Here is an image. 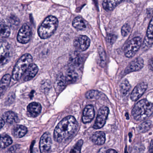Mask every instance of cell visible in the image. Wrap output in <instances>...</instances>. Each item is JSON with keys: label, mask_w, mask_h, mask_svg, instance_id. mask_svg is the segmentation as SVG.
<instances>
[{"label": "cell", "mask_w": 153, "mask_h": 153, "mask_svg": "<svg viewBox=\"0 0 153 153\" xmlns=\"http://www.w3.org/2000/svg\"><path fill=\"white\" fill-rule=\"evenodd\" d=\"M153 113V104L146 99L137 102L132 111L134 119L137 121H143L149 118Z\"/></svg>", "instance_id": "2"}, {"label": "cell", "mask_w": 153, "mask_h": 153, "mask_svg": "<svg viewBox=\"0 0 153 153\" xmlns=\"http://www.w3.org/2000/svg\"><path fill=\"white\" fill-rule=\"evenodd\" d=\"M149 67L150 70L153 71V58H152L149 63Z\"/></svg>", "instance_id": "37"}, {"label": "cell", "mask_w": 153, "mask_h": 153, "mask_svg": "<svg viewBox=\"0 0 153 153\" xmlns=\"http://www.w3.org/2000/svg\"><path fill=\"white\" fill-rule=\"evenodd\" d=\"M38 67L35 64H31L23 74V80L29 81L34 77L38 72Z\"/></svg>", "instance_id": "14"}, {"label": "cell", "mask_w": 153, "mask_h": 153, "mask_svg": "<svg viewBox=\"0 0 153 153\" xmlns=\"http://www.w3.org/2000/svg\"><path fill=\"white\" fill-rule=\"evenodd\" d=\"M146 36L151 39H153V17L150 22L147 31Z\"/></svg>", "instance_id": "30"}, {"label": "cell", "mask_w": 153, "mask_h": 153, "mask_svg": "<svg viewBox=\"0 0 153 153\" xmlns=\"http://www.w3.org/2000/svg\"><path fill=\"white\" fill-rule=\"evenodd\" d=\"M3 119L8 124H13L18 121V117L17 114L13 111H7L4 114Z\"/></svg>", "instance_id": "18"}, {"label": "cell", "mask_w": 153, "mask_h": 153, "mask_svg": "<svg viewBox=\"0 0 153 153\" xmlns=\"http://www.w3.org/2000/svg\"><path fill=\"white\" fill-rule=\"evenodd\" d=\"M4 125V120L3 119L0 117V130L3 127Z\"/></svg>", "instance_id": "36"}, {"label": "cell", "mask_w": 153, "mask_h": 153, "mask_svg": "<svg viewBox=\"0 0 153 153\" xmlns=\"http://www.w3.org/2000/svg\"><path fill=\"white\" fill-rule=\"evenodd\" d=\"M92 142L97 145H102L105 143L106 140L105 134L101 131L96 132L91 137Z\"/></svg>", "instance_id": "17"}, {"label": "cell", "mask_w": 153, "mask_h": 153, "mask_svg": "<svg viewBox=\"0 0 153 153\" xmlns=\"http://www.w3.org/2000/svg\"><path fill=\"white\" fill-rule=\"evenodd\" d=\"M147 85L146 83L142 82L138 84L133 90L130 95L132 100L136 101L144 93L147 89Z\"/></svg>", "instance_id": "11"}, {"label": "cell", "mask_w": 153, "mask_h": 153, "mask_svg": "<svg viewBox=\"0 0 153 153\" xmlns=\"http://www.w3.org/2000/svg\"><path fill=\"white\" fill-rule=\"evenodd\" d=\"M117 37L114 34H109L106 37L107 42L110 45H113L117 40Z\"/></svg>", "instance_id": "32"}, {"label": "cell", "mask_w": 153, "mask_h": 153, "mask_svg": "<svg viewBox=\"0 0 153 153\" xmlns=\"http://www.w3.org/2000/svg\"><path fill=\"white\" fill-rule=\"evenodd\" d=\"M100 93L96 90H91L87 92L85 94V97L87 99H97L100 97Z\"/></svg>", "instance_id": "28"}, {"label": "cell", "mask_w": 153, "mask_h": 153, "mask_svg": "<svg viewBox=\"0 0 153 153\" xmlns=\"http://www.w3.org/2000/svg\"><path fill=\"white\" fill-rule=\"evenodd\" d=\"M27 110L30 116L35 117L38 116L41 112V105L38 102H31L27 106Z\"/></svg>", "instance_id": "15"}, {"label": "cell", "mask_w": 153, "mask_h": 153, "mask_svg": "<svg viewBox=\"0 0 153 153\" xmlns=\"http://www.w3.org/2000/svg\"><path fill=\"white\" fill-rule=\"evenodd\" d=\"M27 129L22 125H16L12 129V134L16 138H21L27 134Z\"/></svg>", "instance_id": "16"}, {"label": "cell", "mask_w": 153, "mask_h": 153, "mask_svg": "<svg viewBox=\"0 0 153 153\" xmlns=\"http://www.w3.org/2000/svg\"><path fill=\"white\" fill-rule=\"evenodd\" d=\"M126 117L127 119H129V116H128V114L127 113H126Z\"/></svg>", "instance_id": "39"}, {"label": "cell", "mask_w": 153, "mask_h": 153, "mask_svg": "<svg viewBox=\"0 0 153 153\" xmlns=\"http://www.w3.org/2000/svg\"><path fill=\"white\" fill-rule=\"evenodd\" d=\"M66 84L67 83L65 76L62 74H60L56 77L55 82V88L56 91H61L66 86Z\"/></svg>", "instance_id": "20"}, {"label": "cell", "mask_w": 153, "mask_h": 153, "mask_svg": "<svg viewBox=\"0 0 153 153\" xmlns=\"http://www.w3.org/2000/svg\"><path fill=\"white\" fill-rule=\"evenodd\" d=\"M65 77L67 83H72L77 80L78 75L75 71L71 70L68 72Z\"/></svg>", "instance_id": "25"}, {"label": "cell", "mask_w": 153, "mask_h": 153, "mask_svg": "<svg viewBox=\"0 0 153 153\" xmlns=\"http://www.w3.org/2000/svg\"><path fill=\"white\" fill-rule=\"evenodd\" d=\"M130 88L131 85L128 81L127 79L123 80L120 85V91L121 94L123 96L126 95L130 90Z\"/></svg>", "instance_id": "24"}, {"label": "cell", "mask_w": 153, "mask_h": 153, "mask_svg": "<svg viewBox=\"0 0 153 153\" xmlns=\"http://www.w3.org/2000/svg\"><path fill=\"white\" fill-rule=\"evenodd\" d=\"M10 46L7 41L0 39V67L6 64L10 58Z\"/></svg>", "instance_id": "6"}, {"label": "cell", "mask_w": 153, "mask_h": 153, "mask_svg": "<svg viewBox=\"0 0 153 153\" xmlns=\"http://www.w3.org/2000/svg\"><path fill=\"white\" fill-rule=\"evenodd\" d=\"M94 108L92 105H89L85 108L83 111L82 120L85 124L90 123L94 117Z\"/></svg>", "instance_id": "13"}, {"label": "cell", "mask_w": 153, "mask_h": 153, "mask_svg": "<svg viewBox=\"0 0 153 153\" xmlns=\"http://www.w3.org/2000/svg\"><path fill=\"white\" fill-rule=\"evenodd\" d=\"M109 112V110L107 107L104 106L99 109L95 123L93 127V128L99 129L104 126L106 123Z\"/></svg>", "instance_id": "7"}, {"label": "cell", "mask_w": 153, "mask_h": 153, "mask_svg": "<svg viewBox=\"0 0 153 153\" xmlns=\"http://www.w3.org/2000/svg\"><path fill=\"white\" fill-rule=\"evenodd\" d=\"M16 147H17L16 146H13L12 147L9 149L7 153H14V152L16 151V149H15Z\"/></svg>", "instance_id": "38"}, {"label": "cell", "mask_w": 153, "mask_h": 153, "mask_svg": "<svg viewBox=\"0 0 153 153\" xmlns=\"http://www.w3.org/2000/svg\"><path fill=\"white\" fill-rule=\"evenodd\" d=\"M143 60L141 57H137L128 65L125 70V73H130L139 71L143 68Z\"/></svg>", "instance_id": "12"}, {"label": "cell", "mask_w": 153, "mask_h": 153, "mask_svg": "<svg viewBox=\"0 0 153 153\" xmlns=\"http://www.w3.org/2000/svg\"><path fill=\"white\" fill-rule=\"evenodd\" d=\"M31 35V29L28 25L24 24L19 31L17 36V40L21 44H27L29 41Z\"/></svg>", "instance_id": "8"}, {"label": "cell", "mask_w": 153, "mask_h": 153, "mask_svg": "<svg viewBox=\"0 0 153 153\" xmlns=\"http://www.w3.org/2000/svg\"><path fill=\"white\" fill-rule=\"evenodd\" d=\"M52 139L50 134L46 132L40 138L39 148L41 153H48L51 149Z\"/></svg>", "instance_id": "10"}, {"label": "cell", "mask_w": 153, "mask_h": 153, "mask_svg": "<svg viewBox=\"0 0 153 153\" xmlns=\"http://www.w3.org/2000/svg\"><path fill=\"white\" fill-rule=\"evenodd\" d=\"M130 30H131V28L128 24H125L121 28V34L122 36L124 37L127 36L130 32Z\"/></svg>", "instance_id": "31"}, {"label": "cell", "mask_w": 153, "mask_h": 153, "mask_svg": "<svg viewBox=\"0 0 153 153\" xmlns=\"http://www.w3.org/2000/svg\"><path fill=\"white\" fill-rule=\"evenodd\" d=\"M13 141L9 135L5 134L0 135V150L4 149L11 144Z\"/></svg>", "instance_id": "21"}, {"label": "cell", "mask_w": 153, "mask_h": 153, "mask_svg": "<svg viewBox=\"0 0 153 153\" xmlns=\"http://www.w3.org/2000/svg\"><path fill=\"white\" fill-rule=\"evenodd\" d=\"M99 153H118L117 151L113 149H110L108 150L101 149Z\"/></svg>", "instance_id": "34"}, {"label": "cell", "mask_w": 153, "mask_h": 153, "mask_svg": "<svg viewBox=\"0 0 153 153\" xmlns=\"http://www.w3.org/2000/svg\"><path fill=\"white\" fill-rule=\"evenodd\" d=\"M83 141L80 140L75 144L73 148L71 150L70 153H81V148L82 146Z\"/></svg>", "instance_id": "29"}, {"label": "cell", "mask_w": 153, "mask_h": 153, "mask_svg": "<svg viewBox=\"0 0 153 153\" xmlns=\"http://www.w3.org/2000/svg\"><path fill=\"white\" fill-rule=\"evenodd\" d=\"M78 123L73 116L65 117L57 125L54 132V138L58 143L71 139L76 133Z\"/></svg>", "instance_id": "1"}, {"label": "cell", "mask_w": 153, "mask_h": 153, "mask_svg": "<svg viewBox=\"0 0 153 153\" xmlns=\"http://www.w3.org/2000/svg\"><path fill=\"white\" fill-rule=\"evenodd\" d=\"M10 79V75L9 74H5L3 76L0 82V93H2L9 86Z\"/></svg>", "instance_id": "22"}, {"label": "cell", "mask_w": 153, "mask_h": 153, "mask_svg": "<svg viewBox=\"0 0 153 153\" xmlns=\"http://www.w3.org/2000/svg\"><path fill=\"white\" fill-rule=\"evenodd\" d=\"M148 153H153V140H152L150 143V148H149Z\"/></svg>", "instance_id": "35"}, {"label": "cell", "mask_w": 153, "mask_h": 153, "mask_svg": "<svg viewBox=\"0 0 153 153\" xmlns=\"http://www.w3.org/2000/svg\"><path fill=\"white\" fill-rule=\"evenodd\" d=\"M73 26L78 30H84L86 28V25L83 20L80 17H76L73 21Z\"/></svg>", "instance_id": "23"}, {"label": "cell", "mask_w": 153, "mask_h": 153, "mask_svg": "<svg viewBox=\"0 0 153 153\" xmlns=\"http://www.w3.org/2000/svg\"><path fill=\"white\" fill-rule=\"evenodd\" d=\"M152 125V122L150 120L144 121L138 126L137 131L139 133H145L150 129Z\"/></svg>", "instance_id": "26"}, {"label": "cell", "mask_w": 153, "mask_h": 153, "mask_svg": "<svg viewBox=\"0 0 153 153\" xmlns=\"http://www.w3.org/2000/svg\"><path fill=\"white\" fill-rule=\"evenodd\" d=\"M91 40L85 36H79L74 42V45L77 50L80 51H84L90 46Z\"/></svg>", "instance_id": "9"}, {"label": "cell", "mask_w": 153, "mask_h": 153, "mask_svg": "<svg viewBox=\"0 0 153 153\" xmlns=\"http://www.w3.org/2000/svg\"><path fill=\"white\" fill-rule=\"evenodd\" d=\"M122 0H104L102 3L103 9L107 11L112 10Z\"/></svg>", "instance_id": "19"}, {"label": "cell", "mask_w": 153, "mask_h": 153, "mask_svg": "<svg viewBox=\"0 0 153 153\" xmlns=\"http://www.w3.org/2000/svg\"><path fill=\"white\" fill-rule=\"evenodd\" d=\"M58 25V21L56 18L53 16H48L39 28V36L43 39L50 37L55 32Z\"/></svg>", "instance_id": "3"}, {"label": "cell", "mask_w": 153, "mask_h": 153, "mask_svg": "<svg viewBox=\"0 0 153 153\" xmlns=\"http://www.w3.org/2000/svg\"><path fill=\"white\" fill-rule=\"evenodd\" d=\"M153 43V39H151L149 38L146 36L145 39L144 41V48L145 46H150V45H152Z\"/></svg>", "instance_id": "33"}, {"label": "cell", "mask_w": 153, "mask_h": 153, "mask_svg": "<svg viewBox=\"0 0 153 153\" xmlns=\"http://www.w3.org/2000/svg\"><path fill=\"white\" fill-rule=\"evenodd\" d=\"M10 34V29L8 26L0 25V36L8 37Z\"/></svg>", "instance_id": "27"}, {"label": "cell", "mask_w": 153, "mask_h": 153, "mask_svg": "<svg viewBox=\"0 0 153 153\" xmlns=\"http://www.w3.org/2000/svg\"><path fill=\"white\" fill-rule=\"evenodd\" d=\"M142 44V39L139 37L134 38L128 42L124 49L125 56L130 58L134 56Z\"/></svg>", "instance_id": "5"}, {"label": "cell", "mask_w": 153, "mask_h": 153, "mask_svg": "<svg viewBox=\"0 0 153 153\" xmlns=\"http://www.w3.org/2000/svg\"><path fill=\"white\" fill-rule=\"evenodd\" d=\"M32 57L29 54H25L21 56L15 65L12 73V79L19 81L23 76L25 71L31 64Z\"/></svg>", "instance_id": "4"}]
</instances>
